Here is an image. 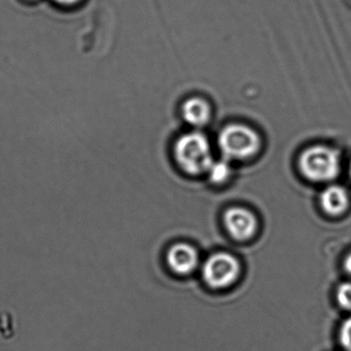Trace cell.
Returning <instances> with one entry per match:
<instances>
[{
	"mask_svg": "<svg viewBox=\"0 0 351 351\" xmlns=\"http://www.w3.org/2000/svg\"><path fill=\"white\" fill-rule=\"evenodd\" d=\"M174 156L179 167L190 175L204 174L214 160L210 141L198 132L185 134L177 140Z\"/></svg>",
	"mask_w": 351,
	"mask_h": 351,
	"instance_id": "cell-1",
	"label": "cell"
},
{
	"mask_svg": "<svg viewBox=\"0 0 351 351\" xmlns=\"http://www.w3.org/2000/svg\"><path fill=\"white\" fill-rule=\"evenodd\" d=\"M218 147L227 160H243L253 158L261 148L259 134L245 125L233 123L220 131Z\"/></svg>",
	"mask_w": 351,
	"mask_h": 351,
	"instance_id": "cell-2",
	"label": "cell"
},
{
	"mask_svg": "<svg viewBox=\"0 0 351 351\" xmlns=\"http://www.w3.org/2000/svg\"><path fill=\"white\" fill-rule=\"evenodd\" d=\"M299 168L307 179L323 183L338 177L341 162L339 154L335 149L317 145L302 152L299 158Z\"/></svg>",
	"mask_w": 351,
	"mask_h": 351,
	"instance_id": "cell-3",
	"label": "cell"
},
{
	"mask_svg": "<svg viewBox=\"0 0 351 351\" xmlns=\"http://www.w3.org/2000/svg\"><path fill=\"white\" fill-rule=\"evenodd\" d=\"M202 276L212 288H228L240 276V263L231 254H214L204 263Z\"/></svg>",
	"mask_w": 351,
	"mask_h": 351,
	"instance_id": "cell-4",
	"label": "cell"
},
{
	"mask_svg": "<svg viewBox=\"0 0 351 351\" xmlns=\"http://www.w3.org/2000/svg\"><path fill=\"white\" fill-rule=\"evenodd\" d=\"M225 226L236 241H249L257 232L258 220L255 215L245 208L234 206L224 215Z\"/></svg>",
	"mask_w": 351,
	"mask_h": 351,
	"instance_id": "cell-5",
	"label": "cell"
},
{
	"mask_svg": "<svg viewBox=\"0 0 351 351\" xmlns=\"http://www.w3.org/2000/svg\"><path fill=\"white\" fill-rule=\"evenodd\" d=\"M169 267L175 274L185 276L197 268L199 255L192 245L188 243H177L167 253Z\"/></svg>",
	"mask_w": 351,
	"mask_h": 351,
	"instance_id": "cell-6",
	"label": "cell"
},
{
	"mask_svg": "<svg viewBox=\"0 0 351 351\" xmlns=\"http://www.w3.org/2000/svg\"><path fill=\"white\" fill-rule=\"evenodd\" d=\"M323 210L331 216H340L350 206L348 190L339 185H331L324 190L321 195Z\"/></svg>",
	"mask_w": 351,
	"mask_h": 351,
	"instance_id": "cell-7",
	"label": "cell"
},
{
	"mask_svg": "<svg viewBox=\"0 0 351 351\" xmlns=\"http://www.w3.org/2000/svg\"><path fill=\"white\" fill-rule=\"evenodd\" d=\"M181 112L188 123L198 128L205 125L212 115L210 105L201 98H191L185 101Z\"/></svg>",
	"mask_w": 351,
	"mask_h": 351,
	"instance_id": "cell-8",
	"label": "cell"
},
{
	"mask_svg": "<svg viewBox=\"0 0 351 351\" xmlns=\"http://www.w3.org/2000/svg\"><path fill=\"white\" fill-rule=\"evenodd\" d=\"M231 172L232 170L230 165L227 158H225V160H214L206 173L212 183L223 184L230 178Z\"/></svg>",
	"mask_w": 351,
	"mask_h": 351,
	"instance_id": "cell-9",
	"label": "cell"
},
{
	"mask_svg": "<svg viewBox=\"0 0 351 351\" xmlns=\"http://www.w3.org/2000/svg\"><path fill=\"white\" fill-rule=\"evenodd\" d=\"M340 343L346 351H351V315L342 323L339 331Z\"/></svg>",
	"mask_w": 351,
	"mask_h": 351,
	"instance_id": "cell-10",
	"label": "cell"
},
{
	"mask_svg": "<svg viewBox=\"0 0 351 351\" xmlns=\"http://www.w3.org/2000/svg\"><path fill=\"white\" fill-rule=\"evenodd\" d=\"M337 299L339 304L346 309H351V284L341 285L338 289Z\"/></svg>",
	"mask_w": 351,
	"mask_h": 351,
	"instance_id": "cell-11",
	"label": "cell"
},
{
	"mask_svg": "<svg viewBox=\"0 0 351 351\" xmlns=\"http://www.w3.org/2000/svg\"><path fill=\"white\" fill-rule=\"evenodd\" d=\"M54 1H55L56 3L60 4V5L71 6L78 3L80 0H54Z\"/></svg>",
	"mask_w": 351,
	"mask_h": 351,
	"instance_id": "cell-12",
	"label": "cell"
},
{
	"mask_svg": "<svg viewBox=\"0 0 351 351\" xmlns=\"http://www.w3.org/2000/svg\"><path fill=\"white\" fill-rule=\"evenodd\" d=\"M346 268H348V271L351 272V255L346 260Z\"/></svg>",
	"mask_w": 351,
	"mask_h": 351,
	"instance_id": "cell-13",
	"label": "cell"
},
{
	"mask_svg": "<svg viewBox=\"0 0 351 351\" xmlns=\"http://www.w3.org/2000/svg\"><path fill=\"white\" fill-rule=\"evenodd\" d=\"M350 177H351V162H350Z\"/></svg>",
	"mask_w": 351,
	"mask_h": 351,
	"instance_id": "cell-14",
	"label": "cell"
}]
</instances>
